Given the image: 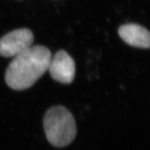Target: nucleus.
<instances>
[{
    "label": "nucleus",
    "instance_id": "7ed1b4c3",
    "mask_svg": "<svg viewBox=\"0 0 150 150\" xmlns=\"http://www.w3.org/2000/svg\"><path fill=\"white\" fill-rule=\"evenodd\" d=\"M33 33L28 29L15 30L0 38V55L4 57L16 56L31 47Z\"/></svg>",
    "mask_w": 150,
    "mask_h": 150
},
{
    "label": "nucleus",
    "instance_id": "20e7f679",
    "mask_svg": "<svg viewBox=\"0 0 150 150\" xmlns=\"http://www.w3.org/2000/svg\"><path fill=\"white\" fill-rule=\"evenodd\" d=\"M48 70L52 77L62 83H70L75 76V63L64 50H60L51 58Z\"/></svg>",
    "mask_w": 150,
    "mask_h": 150
},
{
    "label": "nucleus",
    "instance_id": "39448f33",
    "mask_svg": "<svg viewBox=\"0 0 150 150\" xmlns=\"http://www.w3.org/2000/svg\"><path fill=\"white\" fill-rule=\"evenodd\" d=\"M118 33L122 40L130 46L139 48H149L150 34L146 28L136 24H127L121 26Z\"/></svg>",
    "mask_w": 150,
    "mask_h": 150
},
{
    "label": "nucleus",
    "instance_id": "f257e3e1",
    "mask_svg": "<svg viewBox=\"0 0 150 150\" xmlns=\"http://www.w3.org/2000/svg\"><path fill=\"white\" fill-rule=\"evenodd\" d=\"M51 58L45 47L31 46L11 62L6 71V83L16 91L29 88L48 70Z\"/></svg>",
    "mask_w": 150,
    "mask_h": 150
},
{
    "label": "nucleus",
    "instance_id": "f03ea898",
    "mask_svg": "<svg viewBox=\"0 0 150 150\" xmlns=\"http://www.w3.org/2000/svg\"><path fill=\"white\" fill-rule=\"evenodd\" d=\"M43 122L47 138L54 147L70 145L76 137V122L70 110L64 106H54L49 109Z\"/></svg>",
    "mask_w": 150,
    "mask_h": 150
}]
</instances>
